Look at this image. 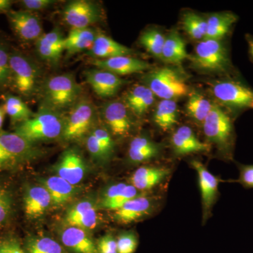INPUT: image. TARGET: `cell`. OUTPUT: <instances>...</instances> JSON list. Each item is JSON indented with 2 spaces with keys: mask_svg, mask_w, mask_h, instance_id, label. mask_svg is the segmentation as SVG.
<instances>
[{
  "mask_svg": "<svg viewBox=\"0 0 253 253\" xmlns=\"http://www.w3.org/2000/svg\"><path fill=\"white\" fill-rule=\"evenodd\" d=\"M84 77L95 94L102 98L115 96L126 82L120 76L99 68L88 70Z\"/></svg>",
  "mask_w": 253,
  "mask_h": 253,
  "instance_id": "13",
  "label": "cell"
},
{
  "mask_svg": "<svg viewBox=\"0 0 253 253\" xmlns=\"http://www.w3.org/2000/svg\"><path fill=\"white\" fill-rule=\"evenodd\" d=\"M26 249L27 253H66L59 243L46 236H37L28 239Z\"/></svg>",
  "mask_w": 253,
  "mask_h": 253,
  "instance_id": "35",
  "label": "cell"
},
{
  "mask_svg": "<svg viewBox=\"0 0 253 253\" xmlns=\"http://www.w3.org/2000/svg\"><path fill=\"white\" fill-rule=\"evenodd\" d=\"M91 132L94 134L95 137L99 141L105 152L111 158L113 151H114L115 145L110 131L105 128L100 126V127L94 128Z\"/></svg>",
  "mask_w": 253,
  "mask_h": 253,
  "instance_id": "40",
  "label": "cell"
},
{
  "mask_svg": "<svg viewBox=\"0 0 253 253\" xmlns=\"http://www.w3.org/2000/svg\"><path fill=\"white\" fill-rule=\"evenodd\" d=\"M155 95L148 86L139 84L126 93L124 104L137 116H142L154 104Z\"/></svg>",
  "mask_w": 253,
  "mask_h": 253,
  "instance_id": "26",
  "label": "cell"
},
{
  "mask_svg": "<svg viewBox=\"0 0 253 253\" xmlns=\"http://www.w3.org/2000/svg\"><path fill=\"white\" fill-rule=\"evenodd\" d=\"M96 36V32L90 28L71 29L64 40V50L68 54H74L91 49Z\"/></svg>",
  "mask_w": 253,
  "mask_h": 253,
  "instance_id": "29",
  "label": "cell"
},
{
  "mask_svg": "<svg viewBox=\"0 0 253 253\" xmlns=\"http://www.w3.org/2000/svg\"><path fill=\"white\" fill-rule=\"evenodd\" d=\"M12 209V201L9 193L0 186V226L9 219Z\"/></svg>",
  "mask_w": 253,
  "mask_h": 253,
  "instance_id": "41",
  "label": "cell"
},
{
  "mask_svg": "<svg viewBox=\"0 0 253 253\" xmlns=\"http://www.w3.org/2000/svg\"><path fill=\"white\" fill-rule=\"evenodd\" d=\"M19 2L23 8V10L33 13L34 11L47 9L50 6L54 4L55 1L53 0H23Z\"/></svg>",
  "mask_w": 253,
  "mask_h": 253,
  "instance_id": "45",
  "label": "cell"
},
{
  "mask_svg": "<svg viewBox=\"0 0 253 253\" xmlns=\"http://www.w3.org/2000/svg\"><path fill=\"white\" fill-rule=\"evenodd\" d=\"M177 105L174 100L163 99L156 107L154 121L163 131H168L177 122Z\"/></svg>",
  "mask_w": 253,
  "mask_h": 253,
  "instance_id": "32",
  "label": "cell"
},
{
  "mask_svg": "<svg viewBox=\"0 0 253 253\" xmlns=\"http://www.w3.org/2000/svg\"><path fill=\"white\" fill-rule=\"evenodd\" d=\"M62 14L63 21L72 29L89 28L101 18L97 5L86 0L70 1L63 8Z\"/></svg>",
  "mask_w": 253,
  "mask_h": 253,
  "instance_id": "10",
  "label": "cell"
},
{
  "mask_svg": "<svg viewBox=\"0 0 253 253\" xmlns=\"http://www.w3.org/2000/svg\"><path fill=\"white\" fill-rule=\"evenodd\" d=\"M82 88L72 74L50 78L43 87L44 104L57 111L72 108L79 99Z\"/></svg>",
  "mask_w": 253,
  "mask_h": 253,
  "instance_id": "4",
  "label": "cell"
},
{
  "mask_svg": "<svg viewBox=\"0 0 253 253\" xmlns=\"http://www.w3.org/2000/svg\"><path fill=\"white\" fill-rule=\"evenodd\" d=\"M166 37L157 30H148L144 31L139 38L141 45L147 50L148 52L155 57L161 59Z\"/></svg>",
  "mask_w": 253,
  "mask_h": 253,
  "instance_id": "36",
  "label": "cell"
},
{
  "mask_svg": "<svg viewBox=\"0 0 253 253\" xmlns=\"http://www.w3.org/2000/svg\"><path fill=\"white\" fill-rule=\"evenodd\" d=\"M211 91L220 104L236 111L253 109V89L242 82L226 79L213 83Z\"/></svg>",
  "mask_w": 253,
  "mask_h": 253,
  "instance_id": "8",
  "label": "cell"
},
{
  "mask_svg": "<svg viewBox=\"0 0 253 253\" xmlns=\"http://www.w3.org/2000/svg\"><path fill=\"white\" fill-rule=\"evenodd\" d=\"M96 246L98 253H118L116 239L111 234L100 238Z\"/></svg>",
  "mask_w": 253,
  "mask_h": 253,
  "instance_id": "44",
  "label": "cell"
},
{
  "mask_svg": "<svg viewBox=\"0 0 253 253\" xmlns=\"http://www.w3.org/2000/svg\"><path fill=\"white\" fill-rule=\"evenodd\" d=\"M61 243L74 253H98L97 246L88 236L85 230L69 226L60 235Z\"/></svg>",
  "mask_w": 253,
  "mask_h": 253,
  "instance_id": "20",
  "label": "cell"
},
{
  "mask_svg": "<svg viewBox=\"0 0 253 253\" xmlns=\"http://www.w3.org/2000/svg\"><path fill=\"white\" fill-rule=\"evenodd\" d=\"M170 170L161 166H145L136 169L131 176V185L138 191H148L162 183Z\"/></svg>",
  "mask_w": 253,
  "mask_h": 253,
  "instance_id": "22",
  "label": "cell"
},
{
  "mask_svg": "<svg viewBox=\"0 0 253 253\" xmlns=\"http://www.w3.org/2000/svg\"><path fill=\"white\" fill-rule=\"evenodd\" d=\"M239 176L234 182L239 183L246 189L253 188V165L239 164Z\"/></svg>",
  "mask_w": 253,
  "mask_h": 253,
  "instance_id": "43",
  "label": "cell"
},
{
  "mask_svg": "<svg viewBox=\"0 0 253 253\" xmlns=\"http://www.w3.org/2000/svg\"><path fill=\"white\" fill-rule=\"evenodd\" d=\"M51 195L54 205L59 206L67 203L76 194V186L70 184L67 181L59 176H52L42 181Z\"/></svg>",
  "mask_w": 253,
  "mask_h": 253,
  "instance_id": "30",
  "label": "cell"
},
{
  "mask_svg": "<svg viewBox=\"0 0 253 253\" xmlns=\"http://www.w3.org/2000/svg\"><path fill=\"white\" fill-rule=\"evenodd\" d=\"M92 64L99 69L109 71L118 76L144 72L149 63L131 56H120L107 59H94Z\"/></svg>",
  "mask_w": 253,
  "mask_h": 253,
  "instance_id": "17",
  "label": "cell"
},
{
  "mask_svg": "<svg viewBox=\"0 0 253 253\" xmlns=\"http://www.w3.org/2000/svg\"><path fill=\"white\" fill-rule=\"evenodd\" d=\"M132 50L104 34H97L89 54L94 59H107L120 56H131Z\"/></svg>",
  "mask_w": 253,
  "mask_h": 253,
  "instance_id": "24",
  "label": "cell"
},
{
  "mask_svg": "<svg viewBox=\"0 0 253 253\" xmlns=\"http://www.w3.org/2000/svg\"><path fill=\"white\" fill-rule=\"evenodd\" d=\"M155 206L156 200L153 198L139 196L129 200L122 208L115 211L114 218L121 224H130L149 216Z\"/></svg>",
  "mask_w": 253,
  "mask_h": 253,
  "instance_id": "16",
  "label": "cell"
},
{
  "mask_svg": "<svg viewBox=\"0 0 253 253\" xmlns=\"http://www.w3.org/2000/svg\"><path fill=\"white\" fill-rule=\"evenodd\" d=\"M86 169L84 159L78 151L73 149L65 151L55 167L57 176L73 186L83 180Z\"/></svg>",
  "mask_w": 253,
  "mask_h": 253,
  "instance_id": "14",
  "label": "cell"
},
{
  "mask_svg": "<svg viewBox=\"0 0 253 253\" xmlns=\"http://www.w3.org/2000/svg\"><path fill=\"white\" fill-rule=\"evenodd\" d=\"M171 146L174 154L180 156L207 152L211 149L209 144L199 140L193 129L186 126H180L173 133Z\"/></svg>",
  "mask_w": 253,
  "mask_h": 253,
  "instance_id": "19",
  "label": "cell"
},
{
  "mask_svg": "<svg viewBox=\"0 0 253 253\" xmlns=\"http://www.w3.org/2000/svg\"><path fill=\"white\" fill-rule=\"evenodd\" d=\"M118 253H134L139 245V239L135 233L126 231L116 239Z\"/></svg>",
  "mask_w": 253,
  "mask_h": 253,
  "instance_id": "39",
  "label": "cell"
},
{
  "mask_svg": "<svg viewBox=\"0 0 253 253\" xmlns=\"http://www.w3.org/2000/svg\"><path fill=\"white\" fill-rule=\"evenodd\" d=\"M86 146L89 154L96 161H106L109 159V156L91 132L86 139Z\"/></svg>",
  "mask_w": 253,
  "mask_h": 253,
  "instance_id": "42",
  "label": "cell"
},
{
  "mask_svg": "<svg viewBox=\"0 0 253 253\" xmlns=\"http://www.w3.org/2000/svg\"><path fill=\"white\" fill-rule=\"evenodd\" d=\"M145 82L155 96L163 99L174 100L189 92L185 79L173 68H157L146 75Z\"/></svg>",
  "mask_w": 253,
  "mask_h": 253,
  "instance_id": "6",
  "label": "cell"
},
{
  "mask_svg": "<svg viewBox=\"0 0 253 253\" xmlns=\"http://www.w3.org/2000/svg\"><path fill=\"white\" fill-rule=\"evenodd\" d=\"M189 59L193 67L203 72L225 73L232 71L229 49L221 41L200 42Z\"/></svg>",
  "mask_w": 253,
  "mask_h": 253,
  "instance_id": "3",
  "label": "cell"
},
{
  "mask_svg": "<svg viewBox=\"0 0 253 253\" xmlns=\"http://www.w3.org/2000/svg\"><path fill=\"white\" fill-rule=\"evenodd\" d=\"M213 104L197 91L190 94L186 103V111L190 117L203 124L205 119L212 109Z\"/></svg>",
  "mask_w": 253,
  "mask_h": 253,
  "instance_id": "33",
  "label": "cell"
},
{
  "mask_svg": "<svg viewBox=\"0 0 253 253\" xmlns=\"http://www.w3.org/2000/svg\"><path fill=\"white\" fill-rule=\"evenodd\" d=\"M5 116H6V113H5L4 107L1 105L0 106V131H1L3 124H4Z\"/></svg>",
  "mask_w": 253,
  "mask_h": 253,
  "instance_id": "50",
  "label": "cell"
},
{
  "mask_svg": "<svg viewBox=\"0 0 253 253\" xmlns=\"http://www.w3.org/2000/svg\"><path fill=\"white\" fill-rule=\"evenodd\" d=\"M237 15L230 11L217 13L210 16L207 21L206 39L221 41L230 33L238 21Z\"/></svg>",
  "mask_w": 253,
  "mask_h": 253,
  "instance_id": "27",
  "label": "cell"
},
{
  "mask_svg": "<svg viewBox=\"0 0 253 253\" xmlns=\"http://www.w3.org/2000/svg\"><path fill=\"white\" fill-rule=\"evenodd\" d=\"M34 143L15 132L0 131V169L16 167L41 155Z\"/></svg>",
  "mask_w": 253,
  "mask_h": 253,
  "instance_id": "5",
  "label": "cell"
},
{
  "mask_svg": "<svg viewBox=\"0 0 253 253\" xmlns=\"http://www.w3.org/2000/svg\"><path fill=\"white\" fill-rule=\"evenodd\" d=\"M246 40H247L248 44H249V53L250 57L253 61V36L251 35L246 36Z\"/></svg>",
  "mask_w": 253,
  "mask_h": 253,
  "instance_id": "49",
  "label": "cell"
},
{
  "mask_svg": "<svg viewBox=\"0 0 253 253\" xmlns=\"http://www.w3.org/2000/svg\"><path fill=\"white\" fill-rule=\"evenodd\" d=\"M64 40L59 28L42 35L36 41L38 56L49 64H57L64 51Z\"/></svg>",
  "mask_w": 253,
  "mask_h": 253,
  "instance_id": "18",
  "label": "cell"
},
{
  "mask_svg": "<svg viewBox=\"0 0 253 253\" xmlns=\"http://www.w3.org/2000/svg\"><path fill=\"white\" fill-rule=\"evenodd\" d=\"M51 204L53 203L51 195L42 185L32 186L25 194V213L28 217H41Z\"/></svg>",
  "mask_w": 253,
  "mask_h": 253,
  "instance_id": "23",
  "label": "cell"
},
{
  "mask_svg": "<svg viewBox=\"0 0 253 253\" xmlns=\"http://www.w3.org/2000/svg\"><path fill=\"white\" fill-rule=\"evenodd\" d=\"M127 184L125 183H118V184H113L110 186L105 191L103 194L102 199H101V204L104 203L109 202L111 200L117 197L118 195L124 190Z\"/></svg>",
  "mask_w": 253,
  "mask_h": 253,
  "instance_id": "47",
  "label": "cell"
},
{
  "mask_svg": "<svg viewBox=\"0 0 253 253\" xmlns=\"http://www.w3.org/2000/svg\"><path fill=\"white\" fill-rule=\"evenodd\" d=\"M191 166L196 171L199 177L204 223L209 219L211 212L219 197V180L213 175L202 163L197 160L191 161Z\"/></svg>",
  "mask_w": 253,
  "mask_h": 253,
  "instance_id": "11",
  "label": "cell"
},
{
  "mask_svg": "<svg viewBox=\"0 0 253 253\" xmlns=\"http://www.w3.org/2000/svg\"><path fill=\"white\" fill-rule=\"evenodd\" d=\"M9 63V86L21 96H32L36 90L39 77L36 65L28 56L18 51L10 52Z\"/></svg>",
  "mask_w": 253,
  "mask_h": 253,
  "instance_id": "7",
  "label": "cell"
},
{
  "mask_svg": "<svg viewBox=\"0 0 253 253\" xmlns=\"http://www.w3.org/2000/svg\"><path fill=\"white\" fill-rule=\"evenodd\" d=\"M6 14L13 31L22 41H36L42 35L41 19L33 12L11 10Z\"/></svg>",
  "mask_w": 253,
  "mask_h": 253,
  "instance_id": "12",
  "label": "cell"
},
{
  "mask_svg": "<svg viewBox=\"0 0 253 253\" xmlns=\"http://www.w3.org/2000/svg\"><path fill=\"white\" fill-rule=\"evenodd\" d=\"M10 52L4 43L0 42V89L9 86Z\"/></svg>",
  "mask_w": 253,
  "mask_h": 253,
  "instance_id": "38",
  "label": "cell"
},
{
  "mask_svg": "<svg viewBox=\"0 0 253 253\" xmlns=\"http://www.w3.org/2000/svg\"><path fill=\"white\" fill-rule=\"evenodd\" d=\"M65 117L61 111L43 104L27 121L16 126L15 133L32 143L62 138Z\"/></svg>",
  "mask_w": 253,
  "mask_h": 253,
  "instance_id": "1",
  "label": "cell"
},
{
  "mask_svg": "<svg viewBox=\"0 0 253 253\" xmlns=\"http://www.w3.org/2000/svg\"><path fill=\"white\" fill-rule=\"evenodd\" d=\"M203 128L208 142L215 145L226 159H232L235 131L230 115L220 106L213 104L211 112L203 123Z\"/></svg>",
  "mask_w": 253,
  "mask_h": 253,
  "instance_id": "2",
  "label": "cell"
},
{
  "mask_svg": "<svg viewBox=\"0 0 253 253\" xmlns=\"http://www.w3.org/2000/svg\"><path fill=\"white\" fill-rule=\"evenodd\" d=\"M4 101L2 106L5 113L12 123L20 124L30 119L35 115L26 103L19 96L14 94H6L4 96Z\"/></svg>",
  "mask_w": 253,
  "mask_h": 253,
  "instance_id": "31",
  "label": "cell"
},
{
  "mask_svg": "<svg viewBox=\"0 0 253 253\" xmlns=\"http://www.w3.org/2000/svg\"><path fill=\"white\" fill-rule=\"evenodd\" d=\"M189 59L185 42L176 32H172L166 37L161 59L172 65H181L186 59Z\"/></svg>",
  "mask_w": 253,
  "mask_h": 253,
  "instance_id": "28",
  "label": "cell"
},
{
  "mask_svg": "<svg viewBox=\"0 0 253 253\" xmlns=\"http://www.w3.org/2000/svg\"><path fill=\"white\" fill-rule=\"evenodd\" d=\"M0 253H27L21 248L16 240L5 239L0 240Z\"/></svg>",
  "mask_w": 253,
  "mask_h": 253,
  "instance_id": "46",
  "label": "cell"
},
{
  "mask_svg": "<svg viewBox=\"0 0 253 253\" xmlns=\"http://www.w3.org/2000/svg\"><path fill=\"white\" fill-rule=\"evenodd\" d=\"M137 196H139V191L130 184V185H126L117 197L111 200L109 202L101 204L100 206L104 209L116 211L122 208L129 200L137 197Z\"/></svg>",
  "mask_w": 253,
  "mask_h": 253,
  "instance_id": "37",
  "label": "cell"
},
{
  "mask_svg": "<svg viewBox=\"0 0 253 253\" xmlns=\"http://www.w3.org/2000/svg\"><path fill=\"white\" fill-rule=\"evenodd\" d=\"M181 24L186 33L193 39L196 41L206 39L207 21L202 16L194 13H187L183 16Z\"/></svg>",
  "mask_w": 253,
  "mask_h": 253,
  "instance_id": "34",
  "label": "cell"
},
{
  "mask_svg": "<svg viewBox=\"0 0 253 253\" xmlns=\"http://www.w3.org/2000/svg\"><path fill=\"white\" fill-rule=\"evenodd\" d=\"M96 108L90 100H78L65 118L62 138L66 141L81 139L90 130L96 117Z\"/></svg>",
  "mask_w": 253,
  "mask_h": 253,
  "instance_id": "9",
  "label": "cell"
},
{
  "mask_svg": "<svg viewBox=\"0 0 253 253\" xmlns=\"http://www.w3.org/2000/svg\"><path fill=\"white\" fill-rule=\"evenodd\" d=\"M161 146L146 136H138L131 140L128 149L130 162L138 164L158 157L161 154Z\"/></svg>",
  "mask_w": 253,
  "mask_h": 253,
  "instance_id": "25",
  "label": "cell"
},
{
  "mask_svg": "<svg viewBox=\"0 0 253 253\" xmlns=\"http://www.w3.org/2000/svg\"><path fill=\"white\" fill-rule=\"evenodd\" d=\"M14 1L11 0H0V14H7L11 10Z\"/></svg>",
  "mask_w": 253,
  "mask_h": 253,
  "instance_id": "48",
  "label": "cell"
},
{
  "mask_svg": "<svg viewBox=\"0 0 253 253\" xmlns=\"http://www.w3.org/2000/svg\"><path fill=\"white\" fill-rule=\"evenodd\" d=\"M68 225L83 229H92L98 223L96 208L90 201H81L68 210L66 215Z\"/></svg>",
  "mask_w": 253,
  "mask_h": 253,
  "instance_id": "21",
  "label": "cell"
},
{
  "mask_svg": "<svg viewBox=\"0 0 253 253\" xmlns=\"http://www.w3.org/2000/svg\"><path fill=\"white\" fill-rule=\"evenodd\" d=\"M127 107L124 103L112 101L106 103L102 116L109 131L116 136H124L131 127V121Z\"/></svg>",
  "mask_w": 253,
  "mask_h": 253,
  "instance_id": "15",
  "label": "cell"
}]
</instances>
